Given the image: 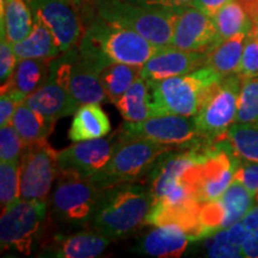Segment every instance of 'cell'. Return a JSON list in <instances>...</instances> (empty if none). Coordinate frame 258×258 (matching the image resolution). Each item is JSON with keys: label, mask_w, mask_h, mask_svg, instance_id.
<instances>
[{"label": "cell", "mask_w": 258, "mask_h": 258, "mask_svg": "<svg viewBox=\"0 0 258 258\" xmlns=\"http://www.w3.org/2000/svg\"><path fill=\"white\" fill-rule=\"evenodd\" d=\"M244 257L258 258V232H249L241 245Z\"/></svg>", "instance_id": "cell-42"}, {"label": "cell", "mask_w": 258, "mask_h": 258, "mask_svg": "<svg viewBox=\"0 0 258 258\" xmlns=\"http://www.w3.org/2000/svg\"><path fill=\"white\" fill-rule=\"evenodd\" d=\"M239 4L243 6L247 15L250 16L251 19H253L258 16V0H237Z\"/></svg>", "instance_id": "cell-44"}, {"label": "cell", "mask_w": 258, "mask_h": 258, "mask_svg": "<svg viewBox=\"0 0 258 258\" xmlns=\"http://www.w3.org/2000/svg\"><path fill=\"white\" fill-rule=\"evenodd\" d=\"M57 175L56 151L47 141L27 145L21 158L22 200H47Z\"/></svg>", "instance_id": "cell-12"}, {"label": "cell", "mask_w": 258, "mask_h": 258, "mask_svg": "<svg viewBox=\"0 0 258 258\" xmlns=\"http://www.w3.org/2000/svg\"><path fill=\"white\" fill-rule=\"evenodd\" d=\"M201 205L202 202L196 199L176 205H167L163 202L153 203V207L147 217L146 225H173L182 228L192 241L203 239L202 226L200 222Z\"/></svg>", "instance_id": "cell-18"}, {"label": "cell", "mask_w": 258, "mask_h": 258, "mask_svg": "<svg viewBox=\"0 0 258 258\" xmlns=\"http://www.w3.org/2000/svg\"><path fill=\"white\" fill-rule=\"evenodd\" d=\"M246 37V32H241L219 42L207 53L206 64L211 66L222 77L235 74L240 66Z\"/></svg>", "instance_id": "cell-25"}, {"label": "cell", "mask_w": 258, "mask_h": 258, "mask_svg": "<svg viewBox=\"0 0 258 258\" xmlns=\"http://www.w3.org/2000/svg\"><path fill=\"white\" fill-rule=\"evenodd\" d=\"M51 60L23 59L17 66L8 82L2 84L3 92H14L27 99L46 82L49 74Z\"/></svg>", "instance_id": "cell-21"}, {"label": "cell", "mask_w": 258, "mask_h": 258, "mask_svg": "<svg viewBox=\"0 0 258 258\" xmlns=\"http://www.w3.org/2000/svg\"><path fill=\"white\" fill-rule=\"evenodd\" d=\"M101 64L84 56L77 49L70 77V90L73 99L79 106L89 103L110 102L101 83Z\"/></svg>", "instance_id": "cell-17"}, {"label": "cell", "mask_w": 258, "mask_h": 258, "mask_svg": "<svg viewBox=\"0 0 258 258\" xmlns=\"http://www.w3.org/2000/svg\"><path fill=\"white\" fill-rule=\"evenodd\" d=\"M32 15L40 19L55 37L61 53L76 47L82 36V24L73 9L66 0H28Z\"/></svg>", "instance_id": "cell-15"}, {"label": "cell", "mask_w": 258, "mask_h": 258, "mask_svg": "<svg viewBox=\"0 0 258 258\" xmlns=\"http://www.w3.org/2000/svg\"><path fill=\"white\" fill-rule=\"evenodd\" d=\"M98 18L133 30L158 47L170 46L177 11L150 8L129 0H97Z\"/></svg>", "instance_id": "cell-4"}, {"label": "cell", "mask_w": 258, "mask_h": 258, "mask_svg": "<svg viewBox=\"0 0 258 258\" xmlns=\"http://www.w3.org/2000/svg\"><path fill=\"white\" fill-rule=\"evenodd\" d=\"M234 179L239 180L252 194L254 202L258 205V163L245 160L239 164L235 171Z\"/></svg>", "instance_id": "cell-38"}, {"label": "cell", "mask_w": 258, "mask_h": 258, "mask_svg": "<svg viewBox=\"0 0 258 258\" xmlns=\"http://www.w3.org/2000/svg\"><path fill=\"white\" fill-rule=\"evenodd\" d=\"M2 35L12 44L24 40L34 27V15L28 0H0Z\"/></svg>", "instance_id": "cell-23"}, {"label": "cell", "mask_w": 258, "mask_h": 258, "mask_svg": "<svg viewBox=\"0 0 258 258\" xmlns=\"http://www.w3.org/2000/svg\"><path fill=\"white\" fill-rule=\"evenodd\" d=\"M235 156L233 147L225 150L217 146L203 151L201 158L186 170L183 182L191 188L200 202L217 200L234 180L239 166Z\"/></svg>", "instance_id": "cell-9"}, {"label": "cell", "mask_w": 258, "mask_h": 258, "mask_svg": "<svg viewBox=\"0 0 258 258\" xmlns=\"http://www.w3.org/2000/svg\"><path fill=\"white\" fill-rule=\"evenodd\" d=\"M230 2H232V0H192L191 6L199 9L200 11L208 15L209 17H213L219 10L224 8Z\"/></svg>", "instance_id": "cell-41"}, {"label": "cell", "mask_w": 258, "mask_h": 258, "mask_svg": "<svg viewBox=\"0 0 258 258\" xmlns=\"http://www.w3.org/2000/svg\"><path fill=\"white\" fill-rule=\"evenodd\" d=\"M76 53V48H72L62 53V56L51 60L46 82L24 102L29 108L40 112L53 123L61 117L74 114L79 108L70 90L71 70Z\"/></svg>", "instance_id": "cell-10"}, {"label": "cell", "mask_w": 258, "mask_h": 258, "mask_svg": "<svg viewBox=\"0 0 258 258\" xmlns=\"http://www.w3.org/2000/svg\"><path fill=\"white\" fill-rule=\"evenodd\" d=\"M227 139L241 159L258 163V121L238 123L228 128Z\"/></svg>", "instance_id": "cell-31"}, {"label": "cell", "mask_w": 258, "mask_h": 258, "mask_svg": "<svg viewBox=\"0 0 258 258\" xmlns=\"http://www.w3.org/2000/svg\"><path fill=\"white\" fill-rule=\"evenodd\" d=\"M141 69L143 66L118 62L105 66L99 78L109 101L115 104L141 76Z\"/></svg>", "instance_id": "cell-27"}, {"label": "cell", "mask_w": 258, "mask_h": 258, "mask_svg": "<svg viewBox=\"0 0 258 258\" xmlns=\"http://www.w3.org/2000/svg\"><path fill=\"white\" fill-rule=\"evenodd\" d=\"M111 123L106 112L97 103L83 104L73 114L69 139L74 143L104 138L110 133Z\"/></svg>", "instance_id": "cell-22"}, {"label": "cell", "mask_w": 258, "mask_h": 258, "mask_svg": "<svg viewBox=\"0 0 258 258\" xmlns=\"http://www.w3.org/2000/svg\"><path fill=\"white\" fill-rule=\"evenodd\" d=\"M25 99L14 92H3L0 96V127L10 124L17 111L18 106L23 104Z\"/></svg>", "instance_id": "cell-39"}, {"label": "cell", "mask_w": 258, "mask_h": 258, "mask_svg": "<svg viewBox=\"0 0 258 258\" xmlns=\"http://www.w3.org/2000/svg\"><path fill=\"white\" fill-rule=\"evenodd\" d=\"M25 144L14 124L10 123L0 127V160H21L24 152Z\"/></svg>", "instance_id": "cell-34"}, {"label": "cell", "mask_w": 258, "mask_h": 258, "mask_svg": "<svg viewBox=\"0 0 258 258\" xmlns=\"http://www.w3.org/2000/svg\"><path fill=\"white\" fill-rule=\"evenodd\" d=\"M21 198V160L0 164V205L2 212L11 207Z\"/></svg>", "instance_id": "cell-32"}, {"label": "cell", "mask_w": 258, "mask_h": 258, "mask_svg": "<svg viewBox=\"0 0 258 258\" xmlns=\"http://www.w3.org/2000/svg\"><path fill=\"white\" fill-rule=\"evenodd\" d=\"M241 221L249 232H258V205L253 206Z\"/></svg>", "instance_id": "cell-43"}, {"label": "cell", "mask_w": 258, "mask_h": 258, "mask_svg": "<svg viewBox=\"0 0 258 258\" xmlns=\"http://www.w3.org/2000/svg\"><path fill=\"white\" fill-rule=\"evenodd\" d=\"M80 2H83V0H77V4H79ZM86 2H91V0H86Z\"/></svg>", "instance_id": "cell-47"}, {"label": "cell", "mask_w": 258, "mask_h": 258, "mask_svg": "<svg viewBox=\"0 0 258 258\" xmlns=\"http://www.w3.org/2000/svg\"><path fill=\"white\" fill-rule=\"evenodd\" d=\"M237 74L243 79L258 77V40L251 31L245 41L243 56Z\"/></svg>", "instance_id": "cell-36"}, {"label": "cell", "mask_w": 258, "mask_h": 258, "mask_svg": "<svg viewBox=\"0 0 258 258\" xmlns=\"http://www.w3.org/2000/svg\"><path fill=\"white\" fill-rule=\"evenodd\" d=\"M17 59L53 60L61 54L55 37L40 19L34 17V27L24 40L12 44Z\"/></svg>", "instance_id": "cell-24"}, {"label": "cell", "mask_w": 258, "mask_h": 258, "mask_svg": "<svg viewBox=\"0 0 258 258\" xmlns=\"http://www.w3.org/2000/svg\"><path fill=\"white\" fill-rule=\"evenodd\" d=\"M190 241L191 238L177 226H156L141 239L135 251L152 257L177 258L185 252Z\"/></svg>", "instance_id": "cell-19"}, {"label": "cell", "mask_w": 258, "mask_h": 258, "mask_svg": "<svg viewBox=\"0 0 258 258\" xmlns=\"http://www.w3.org/2000/svg\"><path fill=\"white\" fill-rule=\"evenodd\" d=\"M11 123L23 139L25 146L47 141L54 127L53 122L47 120L40 112L32 110L25 103L18 106Z\"/></svg>", "instance_id": "cell-26"}, {"label": "cell", "mask_w": 258, "mask_h": 258, "mask_svg": "<svg viewBox=\"0 0 258 258\" xmlns=\"http://www.w3.org/2000/svg\"><path fill=\"white\" fill-rule=\"evenodd\" d=\"M129 2L137 3V4L150 6V8H158L164 10H179L185 6L191 5L192 0H129Z\"/></svg>", "instance_id": "cell-40"}, {"label": "cell", "mask_w": 258, "mask_h": 258, "mask_svg": "<svg viewBox=\"0 0 258 258\" xmlns=\"http://www.w3.org/2000/svg\"><path fill=\"white\" fill-rule=\"evenodd\" d=\"M120 141L121 132L118 128L110 137L78 141L62 151H57L59 171L91 178L108 164Z\"/></svg>", "instance_id": "cell-13"}, {"label": "cell", "mask_w": 258, "mask_h": 258, "mask_svg": "<svg viewBox=\"0 0 258 258\" xmlns=\"http://www.w3.org/2000/svg\"><path fill=\"white\" fill-rule=\"evenodd\" d=\"M219 43L213 18L194 6L177 11L170 46L182 50L208 53Z\"/></svg>", "instance_id": "cell-14"}, {"label": "cell", "mask_w": 258, "mask_h": 258, "mask_svg": "<svg viewBox=\"0 0 258 258\" xmlns=\"http://www.w3.org/2000/svg\"><path fill=\"white\" fill-rule=\"evenodd\" d=\"M241 84L243 78L235 73L222 77L208 90L194 116L200 138L212 141L227 137L228 128L237 117Z\"/></svg>", "instance_id": "cell-6"}, {"label": "cell", "mask_w": 258, "mask_h": 258, "mask_svg": "<svg viewBox=\"0 0 258 258\" xmlns=\"http://www.w3.org/2000/svg\"><path fill=\"white\" fill-rule=\"evenodd\" d=\"M48 213L47 200H19L2 212V251L16 250L30 254L43 234Z\"/></svg>", "instance_id": "cell-7"}, {"label": "cell", "mask_w": 258, "mask_h": 258, "mask_svg": "<svg viewBox=\"0 0 258 258\" xmlns=\"http://www.w3.org/2000/svg\"><path fill=\"white\" fill-rule=\"evenodd\" d=\"M219 199L225 211V228L243 220L256 203L250 190L237 179Z\"/></svg>", "instance_id": "cell-30"}, {"label": "cell", "mask_w": 258, "mask_h": 258, "mask_svg": "<svg viewBox=\"0 0 258 258\" xmlns=\"http://www.w3.org/2000/svg\"><path fill=\"white\" fill-rule=\"evenodd\" d=\"M18 63L12 43L8 41L4 35H2L0 42V82L4 84L10 79Z\"/></svg>", "instance_id": "cell-37"}, {"label": "cell", "mask_w": 258, "mask_h": 258, "mask_svg": "<svg viewBox=\"0 0 258 258\" xmlns=\"http://www.w3.org/2000/svg\"><path fill=\"white\" fill-rule=\"evenodd\" d=\"M208 257L239 258L244 257V254L241 246L232 240L227 228H224L212 235V239L208 244Z\"/></svg>", "instance_id": "cell-35"}, {"label": "cell", "mask_w": 258, "mask_h": 258, "mask_svg": "<svg viewBox=\"0 0 258 258\" xmlns=\"http://www.w3.org/2000/svg\"><path fill=\"white\" fill-rule=\"evenodd\" d=\"M124 121L139 122L152 117L148 101V82L143 77L133 83L123 96L115 103Z\"/></svg>", "instance_id": "cell-28"}, {"label": "cell", "mask_w": 258, "mask_h": 258, "mask_svg": "<svg viewBox=\"0 0 258 258\" xmlns=\"http://www.w3.org/2000/svg\"><path fill=\"white\" fill-rule=\"evenodd\" d=\"M121 139H144L172 147H183L201 139L194 116L159 115L147 120L124 121L120 127Z\"/></svg>", "instance_id": "cell-11"}, {"label": "cell", "mask_w": 258, "mask_h": 258, "mask_svg": "<svg viewBox=\"0 0 258 258\" xmlns=\"http://www.w3.org/2000/svg\"><path fill=\"white\" fill-rule=\"evenodd\" d=\"M222 78L211 66L200 67L182 76L147 80L148 101L153 116H195L208 90Z\"/></svg>", "instance_id": "cell-3"}, {"label": "cell", "mask_w": 258, "mask_h": 258, "mask_svg": "<svg viewBox=\"0 0 258 258\" xmlns=\"http://www.w3.org/2000/svg\"><path fill=\"white\" fill-rule=\"evenodd\" d=\"M175 148L144 139H121L108 164L91 179L101 190L121 183L138 182L148 175L161 154Z\"/></svg>", "instance_id": "cell-5"}, {"label": "cell", "mask_w": 258, "mask_h": 258, "mask_svg": "<svg viewBox=\"0 0 258 258\" xmlns=\"http://www.w3.org/2000/svg\"><path fill=\"white\" fill-rule=\"evenodd\" d=\"M153 203L150 186L137 182L104 188L99 194L91 225L111 240L128 237L146 225Z\"/></svg>", "instance_id": "cell-1"}, {"label": "cell", "mask_w": 258, "mask_h": 258, "mask_svg": "<svg viewBox=\"0 0 258 258\" xmlns=\"http://www.w3.org/2000/svg\"><path fill=\"white\" fill-rule=\"evenodd\" d=\"M111 239L97 231H84L71 235H57L48 256L57 258H95L101 256Z\"/></svg>", "instance_id": "cell-20"}, {"label": "cell", "mask_w": 258, "mask_h": 258, "mask_svg": "<svg viewBox=\"0 0 258 258\" xmlns=\"http://www.w3.org/2000/svg\"><path fill=\"white\" fill-rule=\"evenodd\" d=\"M207 53L182 50L172 46L160 47L144 64L141 77L146 80H161L182 76L206 66Z\"/></svg>", "instance_id": "cell-16"}, {"label": "cell", "mask_w": 258, "mask_h": 258, "mask_svg": "<svg viewBox=\"0 0 258 258\" xmlns=\"http://www.w3.org/2000/svg\"><path fill=\"white\" fill-rule=\"evenodd\" d=\"M212 18L217 29L219 42L241 32L249 34L252 29V19L237 0L226 4Z\"/></svg>", "instance_id": "cell-29"}, {"label": "cell", "mask_w": 258, "mask_h": 258, "mask_svg": "<svg viewBox=\"0 0 258 258\" xmlns=\"http://www.w3.org/2000/svg\"><path fill=\"white\" fill-rule=\"evenodd\" d=\"M258 121V77L245 78L241 84L238 101V111L235 122L246 123V122Z\"/></svg>", "instance_id": "cell-33"}, {"label": "cell", "mask_w": 258, "mask_h": 258, "mask_svg": "<svg viewBox=\"0 0 258 258\" xmlns=\"http://www.w3.org/2000/svg\"><path fill=\"white\" fill-rule=\"evenodd\" d=\"M251 32H252L253 36L258 40V16L252 21V29H251Z\"/></svg>", "instance_id": "cell-45"}, {"label": "cell", "mask_w": 258, "mask_h": 258, "mask_svg": "<svg viewBox=\"0 0 258 258\" xmlns=\"http://www.w3.org/2000/svg\"><path fill=\"white\" fill-rule=\"evenodd\" d=\"M101 189L91 178L59 171L51 194V214L69 225L91 224Z\"/></svg>", "instance_id": "cell-8"}, {"label": "cell", "mask_w": 258, "mask_h": 258, "mask_svg": "<svg viewBox=\"0 0 258 258\" xmlns=\"http://www.w3.org/2000/svg\"><path fill=\"white\" fill-rule=\"evenodd\" d=\"M66 2L72 3V4H77V0H66Z\"/></svg>", "instance_id": "cell-46"}, {"label": "cell", "mask_w": 258, "mask_h": 258, "mask_svg": "<svg viewBox=\"0 0 258 258\" xmlns=\"http://www.w3.org/2000/svg\"><path fill=\"white\" fill-rule=\"evenodd\" d=\"M159 48L138 32L98 18L83 35L78 49L105 67L115 62L144 66Z\"/></svg>", "instance_id": "cell-2"}]
</instances>
